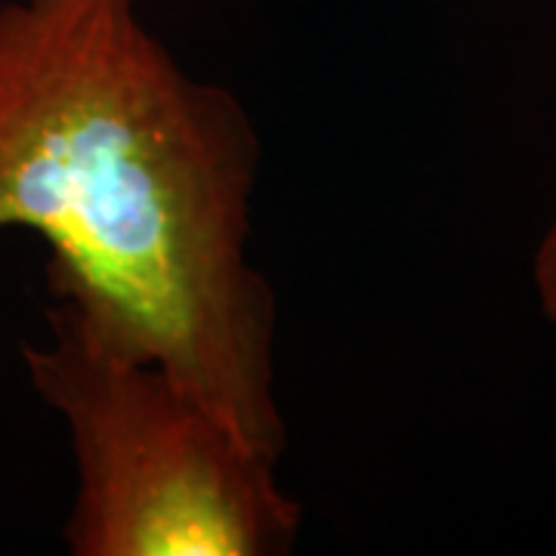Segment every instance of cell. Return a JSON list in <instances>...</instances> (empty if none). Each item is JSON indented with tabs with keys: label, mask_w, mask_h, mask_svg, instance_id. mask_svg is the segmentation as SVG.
Here are the masks:
<instances>
[{
	"label": "cell",
	"mask_w": 556,
	"mask_h": 556,
	"mask_svg": "<svg viewBox=\"0 0 556 556\" xmlns=\"http://www.w3.org/2000/svg\"><path fill=\"white\" fill-rule=\"evenodd\" d=\"M257 177L244 105L174 60L139 0L0 3V232L43 239L47 288L90 338L281 457Z\"/></svg>",
	"instance_id": "1"
},
{
	"label": "cell",
	"mask_w": 556,
	"mask_h": 556,
	"mask_svg": "<svg viewBox=\"0 0 556 556\" xmlns=\"http://www.w3.org/2000/svg\"><path fill=\"white\" fill-rule=\"evenodd\" d=\"M535 288L544 316L556 325V219L541 239L535 254Z\"/></svg>",
	"instance_id": "3"
},
{
	"label": "cell",
	"mask_w": 556,
	"mask_h": 556,
	"mask_svg": "<svg viewBox=\"0 0 556 556\" xmlns=\"http://www.w3.org/2000/svg\"><path fill=\"white\" fill-rule=\"evenodd\" d=\"M28 380L68 430L75 556H281L303 510L278 455L236 433L155 362L121 356L53 300L47 340L22 346Z\"/></svg>",
	"instance_id": "2"
}]
</instances>
